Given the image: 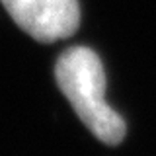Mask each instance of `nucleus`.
Masks as SVG:
<instances>
[{
    "label": "nucleus",
    "mask_w": 156,
    "mask_h": 156,
    "mask_svg": "<svg viewBox=\"0 0 156 156\" xmlns=\"http://www.w3.org/2000/svg\"><path fill=\"white\" fill-rule=\"evenodd\" d=\"M55 78L74 113L104 144L115 146L127 135L125 119L105 101V72L90 47H70L57 58Z\"/></svg>",
    "instance_id": "f257e3e1"
},
{
    "label": "nucleus",
    "mask_w": 156,
    "mask_h": 156,
    "mask_svg": "<svg viewBox=\"0 0 156 156\" xmlns=\"http://www.w3.org/2000/svg\"><path fill=\"white\" fill-rule=\"evenodd\" d=\"M6 12L39 43L66 39L80 26L78 0H0Z\"/></svg>",
    "instance_id": "f03ea898"
}]
</instances>
